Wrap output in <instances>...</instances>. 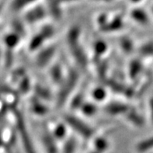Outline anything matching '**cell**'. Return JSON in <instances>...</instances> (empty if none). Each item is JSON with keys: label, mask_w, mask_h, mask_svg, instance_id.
Listing matches in <instances>:
<instances>
[{"label": "cell", "mask_w": 153, "mask_h": 153, "mask_svg": "<svg viewBox=\"0 0 153 153\" xmlns=\"http://www.w3.org/2000/svg\"><path fill=\"white\" fill-rule=\"evenodd\" d=\"M66 120L68 122L67 124L70 127L74 128V130L78 131L80 134H81V136H83L84 138H89L92 136L93 131L91 130V128L87 126V124H84L83 121H81V120L74 118L73 117V116H68Z\"/></svg>", "instance_id": "1"}, {"label": "cell", "mask_w": 153, "mask_h": 153, "mask_svg": "<svg viewBox=\"0 0 153 153\" xmlns=\"http://www.w3.org/2000/svg\"><path fill=\"white\" fill-rule=\"evenodd\" d=\"M132 16L136 21H138V23H142V24H147L149 21V18L148 16L147 13L141 9L134 10L132 13Z\"/></svg>", "instance_id": "2"}, {"label": "cell", "mask_w": 153, "mask_h": 153, "mask_svg": "<svg viewBox=\"0 0 153 153\" xmlns=\"http://www.w3.org/2000/svg\"><path fill=\"white\" fill-rule=\"evenodd\" d=\"M153 149V136L143 140L138 144L137 150L139 152H145Z\"/></svg>", "instance_id": "3"}, {"label": "cell", "mask_w": 153, "mask_h": 153, "mask_svg": "<svg viewBox=\"0 0 153 153\" xmlns=\"http://www.w3.org/2000/svg\"><path fill=\"white\" fill-rule=\"evenodd\" d=\"M127 107L125 105L120 104V103H112L111 105H109L106 107V111L108 113H111L113 114H120L126 111Z\"/></svg>", "instance_id": "4"}, {"label": "cell", "mask_w": 153, "mask_h": 153, "mask_svg": "<svg viewBox=\"0 0 153 153\" xmlns=\"http://www.w3.org/2000/svg\"><path fill=\"white\" fill-rule=\"evenodd\" d=\"M43 142H44L45 147L47 149V151H48V152L56 153V145H55L53 139L51 137H49V136H45L44 139H43Z\"/></svg>", "instance_id": "5"}, {"label": "cell", "mask_w": 153, "mask_h": 153, "mask_svg": "<svg viewBox=\"0 0 153 153\" xmlns=\"http://www.w3.org/2000/svg\"><path fill=\"white\" fill-rule=\"evenodd\" d=\"M76 142L75 140L70 138L66 142V145L64 146L63 153H75Z\"/></svg>", "instance_id": "6"}, {"label": "cell", "mask_w": 153, "mask_h": 153, "mask_svg": "<svg viewBox=\"0 0 153 153\" xmlns=\"http://www.w3.org/2000/svg\"><path fill=\"white\" fill-rule=\"evenodd\" d=\"M95 149H97V152H103L108 147V143L103 138H98L95 142Z\"/></svg>", "instance_id": "7"}, {"label": "cell", "mask_w": 153, "mask_h": 153, "mask_svg": "<svg viewBox=\"0 0 153 153\" xmlns=\"http://www.w3.org/2000/svg\"><path fill=\"white\" fill-rule=\"evenodd\" d=\"M106 93L102 88H96L93 91L94 99L98 101H102L106 98Z\"/></svg>", "instance_id": "8"}, {"label": "cell", "mask_w": 153, "mask_h": 153, "mask_svg": "<svg viewBox=\"0 0 153 153\" xmlns=\"http://www.w3.org/2000/svg\"><path fill=\"white\" fill-rule=\"evenodd\" d=\"M142 52L147 56H152L153 55V42L148 43L144 45L142 48Z\"/></svg>", "instance_id": "9"}, {"label": "cell", "mask_w": 153, "mask_h": 153, "mask_svg": "<svg viewBox=\"0 0 153 153\" xmlns=\"http://www.w3.org/2000/svg\"><path fill=\"white\" fill-rule=\"evenodd\" d=\"M54 134L56 138H63L65 136V134H66V128H65L63 125L60 124L55 129Z\"/></svg>", "instance_id": "10"}, {"label": "cell", "mask_w": 153, "mask_h": 153, "mask_svg": "<svg viewBox=\"0 0 153 153\" xmlns=\"http://www.w3.org/2000/svg\"><path fill=\"white\" fill-rule=\"evenodd\" d=\"M83 112L86 114L88 115H91L93 114L95 112V107H94L93 105H84L83 106Z\"/></svg>", "instance_id": "11"}, {"label": "cell", "mask_w": 153, "mask_h": 153, "mask_svg": "<svg viewBox=\"0 0 153 153\" xmlns=\"http://www.w3.org/2000/svg\"><path fill=\"white\" fill-rule=\"evenodd\" d=\"M149 107H150V113H151V118L153 122V98L150 100Z\"/></svg>", "instance_id": "12"}, {"label": "cell", "mask_w": 153, "mask_h": 153, "mask_svg": "<svg viewBox=\"0 0 153 153\" xmlns=\"http://www.w3.org/2000/svg\"><path fill=\"white\" fill-rule=\"evenodd\" d=\"M131 1L134 2H141L142 0H131Z\"/></svg>", "instance_id": "13"}, {"label": "cell", "mask_w": 153, "mask_h": 153, "mask_svg": "<svg viewBox=\"0 0 153 153\" xmlns=\"http://www.w3.org/2000/svg\"><path fill=\"white\" fill-rule=\"evenodd\" d=\"M63 1H66V2H70V1H74V0H63Z\"/></svg>", "instance_id": "14"}, {"label": "cell", "mask_w": 153, "mask_h": 153, "mask_svg": "<svg viewBox=\"0 0 153 153\" xmlns=\"http://www.w3.org/2000/svg\"><path fill=\"white\" fill-rule=\"evenodd\" d=\"M92 153H99V152H92Z\"/></svg>", "instance_id": "15"}, {"label": "cell", "mask_w": 153, "mask_h": 153, "mask_svg": "<svg viewBox=\"0 0 153 153\" xmlns=\"http://www.w3.org/2000/svg\"><path fill=\"white\" fill-rule=\"evenodd\" d=\"M151 10H152V13H153V6H152V9H151Z\"/></svg>", "instance_id": "16"}]
</instances>
